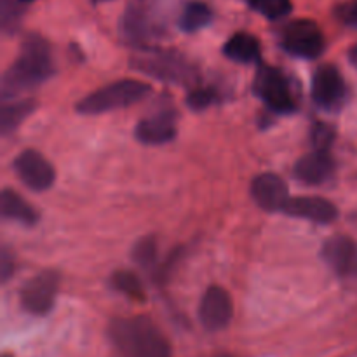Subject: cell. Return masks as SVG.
I'll return each mask as SVG.
<instances>
[{"mask_svg": "<svg viewBox=\"0 0 357 357\" xmlns=\"http://www.w3.org/2000/svg\"><path fill=\"white\" fill-rule=\"evenodd\" d=\"M54 75L51 45L40 35H28L16 61L2 77V98L14 100L20 94L40 86Z\"/></svg>", "mask_w": 357, "mask_h": 357, "instance_id": "obj_1", "label": "cell"}, {"mask_svg": "<svg viewBox=\"0 0 357 357\" xmlns=\"http://www.w3.org/2000/svg\"><path fill=\"white\" fill-rule=\"evenodd\" d=\"M110 340L119 357H173L167 338L145 316L115 319L110 324Z\"/></svg>", "mask_w": 357, "mask_h": 357, "instance_id": "obj_2", "label": "cell"}, {"mask_svg": "<svg viewBox=\"0 0 357 357\" xmlns=\"http://www.w3.org/2000/svg\"><path fill=\"white\" fill-rule=\"evenodd\" d=\"M122 38L135 47H150L166 30L162 10L157 0H131L119 23Z\"/></svg>", "mask_w": 357, "mask_h": 357, "instance_id": "obj_3", "label": "cell"}, {"mask_svg": "<svg viewBox=\"0 0 357 357\" xmlns=\"http://www.w3.org/2000/svg\"><path fill=\"white\" fill-rule=\"evenodd\" d=\"M131 66L153 79L171 84H192L197 77L194 65L181 52L169 49L143 47L131 58Z\"/></svg>", "mask_w": 357, "mask_h": 357, "instance_id": "obj_4", "label": "cell"}, {"mask_svg": "<svg viewBox=\"0 0 357 357\" xmlns=\"http://www.w3.org/2000/svg\"><path fill=\"white\" fill-rule=\"evenodd\" d=\"M152 87L139 80L126 79L112 82L101 89L94 91L77 105V112L84 115H100L119 108L131 107L138 101L145 100Z\"/></svg>", "mask_w": 357, "mask_h": 357, "instance_id": "obj_5", "label": "cell"}, {"mask_svg": "<svg viewBox=\"0 0 357 357\" xmlns=\"http://www.w3.org/2000/svg\"><path fill=\"white\" fill-rule=\"evenodd\" d=\"M255 93L261 101L278 114L295 112V94L284 72L274 66H260L255 79Z\"/></svg>", "mask_w": 357, "mask_h": 357, "instance_id": "obj_6", "label": "cell"}, {"mask_svg": "<svg viewBox=\"0 0 357 357\" xmlns=\"http://www.w3.org/2000/svg\"><path fill=\"white\" fill-rule=\"evenodd\" d=\"M281 47L296 58L316 59L324 51V35L312 20H295L282 28Z\"/></svg>", "mask_w": 357, "mask_h": 357, "instance_id": "obj_7", "label": "cell"}, {"mask_svg": "<svg viewBox=\"0 0 357 357\" xmlns=\"http://www.w3.org/2000/svg\"><path fill=\"white\" fill-rule=\"evenodd\" d=\"M58 286L59 278L56 272H38L21 288V307L33 316H45L54 307Z\"/></svg>", "mask_w": 357, "mask_h": 357, "instance_id": "obj_8", "label": "cell"}, {"mask_svg": "<svg viewBox=\"0 0 357 357\" xmlns=\"http://www.w3.org/2000/svg\"><path fill=\"white\" fill-rule=\"evenodd\" d=\"M14 171L24 187L35 192H44L52 187L56 180L54 167L44 155L35 150H23L14 160Z\"/></svg>", "mask_w": 357, "mask_h": 357, "instance_id": "obj_9", "label": "cell"}, {"mask_svg": "<svg viewBox=\"0 0 357 357\" xmlns=\"http://www.w3.org/2000/svg\"><path fill=\"white\" fill-rule=\"evenodd\" d=\"M234 316V303L227 289L211 286L206 289L199 307V319L209 331H220L229 326Z\"/></svg>", "mask_w": 357, "mask_h": 357, "instance_id": "obj_10", "label": "cell"}, {"mask_svg": "<svg viewBox=\"0 0 357 357\" xmlns=\"http://www.w3.org/2000/svg\"><path fill=\"white\" fill-rule=\"evenodd\" d=\"M347 87L342 73L337 66L323 65L317 68L312 79V98L319 107L333 110L338 108L345 100Z\"/></svg>", "mask_w": 357, "mask_h": 357, "instance_id": "obj_11", "label": "cell"}, {"mask_svg": "<svg viewBox=\"0 0 357 357\" xmlns=\"http://www.w3.org/2000/svg\"><path fill=\"white\" fill-rule=\"evenodd\" d=\"M251 197L265 211H284L289 202V190L286 181L274 173H264L251 183Z\"/></svg>", "mask_w": 357, "mask_h": 357, "instance_id": "obj_12", "label": "cell"}, {"mask_svg": "<svg viewBox=\"0 0 357 357\" xmlns=\"http://www.w3.org/2000/svg\"><path fill=\"white\" fill-rule=\"evenodd\" d=\"M176 114L173 110H160L142 119L136 126V139L145 145H164L176 136Z\"/></svg>", "mask_w": 357, "mask_h": 357, "instance_id": "obj_13", "label": "cell"}, {"mask_svg": "<svg viewBox=\"0 0 357 357\" xmlns=\"http://www.w3.org/2000/svg\"><path fill=\"white\" fill-rule=\"evenodd\" d=\"M335 171L333 157L328 150H314L296 162L295 176L305 185H321L331 178Z\"/></svg>", "mask_w": 357, "mask_h": 357, "instance_id": "obj_14", "label": "cell"}, {"mask_svg": "<svg viewBox=\"0 0 357 357\" xmlns=\"http://www.w3.org/2000/svg\"><path fill=\"white\" fill-rule=\"evenodd\" d=\"M323 258L337 274L357 272V244L345 236H335L323 246Z\"/></svg>", "mask_w": 357, "mask_h": 357, "instance_id": "obj_15", "label": "cell"}, {"mask_svg": "<svg viewBox=\"0 0 357 357\" xmlns=\"http://www.w3.org/2000/svg\"><path fill=\"white\" fill-rule=\"evenodd\" d=\"M282 213L316 223H331L338 216L337 206L321 197H293Z\"/></svg>", "mask_w": 357, "mask_h": 357, "instance_id": "obj_16", "label": "cell"}, {"mask_svg": "<svg viewBox=\"0 0 357 357\" xmlns=\"http://www.w3.org/2000/svg\"><path fill=\"white\" fill-rule=\"evenodd\" d=\"M223 54L229 59L236 63H243V65H253L258 63L261 58V47L260 42L255 35L246 33V31H239V33L232 35L223 45Z\"/></svg>", "mask_w": 357, "mask_h": 357, "instance_id": "obj_17", "label": "cell"}, {"mask_svg": "<svg viewBox=\"0 0 357 357\" xmlns=\"http://www.w3.org/2000/svg\"><path fill=\"white\" fill-rule=\"evenodd\" d=\"M0 211H2L3 218L14 220V222H20L23 225H35L38 222V213L20 194L9 190V188L2 192Z\"/></svg>", "mask_w": 357, "mask_h": 357, "instance_id": "obj_18", "label": "cell"}, {"mask_svg": "<svg viewBox=\"0 0 357 357\" xmlns=\"http://www.w3.org/2000/svg\"><path fill=\"white\" fill-rule=\"evenodd\" d=\"M213 20V10L209 6L201 0H190L183 6V10L180 14V28L187 33H194V31L202 30L208 26Z\"/></svg>", "mask_w": 357, "mask_h": 357, "instance_id": "obj_19", "label": "cell"}, {"mask_svg": "<svg viewBox=\"0 0 357 357\" xmlns=\"http://www.w3.org/2000/svg\"><path fill=\"white\" fill-rule=\"evenodd\" d=\"M33 110L35 101L31 100L10 101L9 105H3L2 115H0V129H2V135H10Z\"/></svg>", "mask_w": 357, "mask_h": 357, "instance_id": "obj_20", "label": "cell"}, {"mask_svg": "<svg viewBox=\"0 0 357 357\" xmlns=\"http://www.w3.org/2000/svg\"><path fill=\"white\" fill-rule=\"evenodd\" d=\"M28 0H0V23L6 33H14L20 28Z\"/></svg>", "mask_w": 357, "mask_h": 357, "instance_id": "obj_21", "label": "cell"}, {"mask_svg": "<svg viewBox=\"0 0 357 357\" xmlns=\"http://www.w3.org/2000/svg\"><path fill=\"white\" fill-rule=\"evenodd\" d=\"M112 284L117 291L124 293L132 300H143L145 298V289H143L142 281L135 272L129 271H119L112 275Z\"/></svg>", "mask_w": 357, "mask_h": 357, "instance_id": "obj_22", "label": "cell"}, {"mask_svg": "<svg viewBox=\"0 0 357 357\" xmlns=\"http://www.w3.org/2000/svg\"><path fill=\"white\" fill-rule=\"evenodd\" d=\"M250 7L267 20H281L293 9L291 0H248Z\"/></svg>", "mask_w": 357, "mask_h": 357, "instance_id": "obj_23", "label": "cell"}, {"mask_svg": "<svg viewBox=\"0 0 357 357\" xmlns=\"http://www.w3.org/2000/svg\"><path fill=\"white\" fill-rule=\"evenodd\" d=\"M132 257L139 267L146 268V271H153L157 260V244L153 237H145V239L138 241V244L132 250Z\"/></svg>", "mask_w": 357, "mask_h": 357, "instance_id": "obj_24", "label": "cell"}, {"mask_svg": "<svg viewBox=\"0 0 357 357\" xmlns=\"http://www.w3.org/2000/svg\"><path fill=\"white\" fill-rule=\"evenodd\" d=\"M220 100V93L215 87H197L187 98V105L192 110H204Z\"/></svg>", "mask_w": 357, "mask_h": 357, "instance_id": "obj_25", "label": "cell"}, {"mask_svg": "<svg viewBox=\"0 0 357 357\" xmlns=\"http://www.w3.org/2000/svg\"><path fill=\"white\" fill-rule=\"evenodd\" d=\"M312 145L316 150H328L330 152L331 145L335 142V131L331 126L324 124V122H317L312 128Z\"/></svg>", "mask_w": 357, "mask_h": 357, "instance_id": "obj_26", "label": "cell"}, {"mask_svg": "<svg viewBox=\"0 0 357 357\" xmlns=\"http://www.w3.org/2000/svg\"><path fill=\"white\" fill-rule=\"evenodd\" d=\"M335 16H337L338 21L344 23L345 26L357 28V0H349V2L340 3V6L335 9Z\"/></svg>", "mask_w": 357, "mask_h": 357, "instance_id": "obj_27", "label": "cell"}, {"mask_svg": "<svg viewBox=\"0 0 357 357\" xmlns=\"http://www.w3.org/2000/svg\"><path fill=\"white\" fill-rule=\"evenodd\" d=\"M2 265H0V274H2V281H7L9 279V275L13 274L14 271V258L10 257L9 251L7 250H2Z\"/></svg>", "mask_w": 357, "mask_h": 357, "instance_id": "obj_28", "label": "cell"}, {"mask_svg": "<svg viewBox=\"0 0 357 357\" xmlns=\"http://www.w3.org/2000/svg\"><path fill=\"white\" fill-rule=\"evenodd\" d=\"M349 59H351V63L354 65V68L357 70V44L351 49V52H349Z\"/></svg>", "mask_w": 357, "mask_h": 357, "instance_id": "obj_29", "label": "cell"}, {"mask_svg": "<svg viewBox=\"0 0 357 357\" xmlns=\"http://www.w3.org/2000/svg\"><path fill=\"white\" fill-rule=\"evenodd\" d=\"M94 3H101V2H110V0H93Z\"/></svg>", "mask_w": 357, "mask_h": 357, "instance_id": "obj_30", "label": "cell"}, {"mask_svg": "<svg viewBox=\"0 0 357 357\" xmlns=\"http://www.w3.org/2000/svg\"><path fill=\"white\" fill-rule=\"evenodd\" d=\"M2 357H13V356H9V354H3Z\"/></svg>", "mask_w": 357, "mask_h": 357, "instance_id": "obj_31", "label": "cell"}]
</instances>
